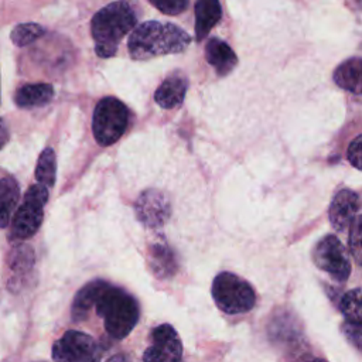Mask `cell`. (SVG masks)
Instances as JSON below:
<instances>
[{
	"mask_svg": "<svg viewBox=\"0 0 362 362\" xmlns=\"http://www.w3.org/2000/svg\"><path fill=\"white\" fill-rule=\"evenodd\" d=\"M189 42V34L181 27L150 20L133 28L127 41V51L134 61H147L158 55L182 52Z\"/></svg>",
	"mask_w": 362,
	"mask_h": 362,
	"instance_id": "cell-1",
	"label": "cell"
},
{
	"mask_svg": "<svg viewBox=\"0 0 362 362\" xmlns=\"http://www.w3.org/2000/svg\"><path fill=\"white\" fill-rule=\"evenodd\" d=\"M136 23L137 11L129 0H116L96 11L90 21V33L98 57H113L119 42L133 31Z\"/></svg>",
	"mask_w": 362,
	"mask_h": 362,
	"instance_id": "cell-2",
	"label": "cell"
},
{
	"mask_svg": "<svg viewBox=\"0 0 362 362\" xmlns=\"http://www.w3.org/2000/svg\"><path fill=\"white\" fill-rule=\"evenodd\" d=\"M95 311L103 320L106 332L116 339L126 338L140 317V308L134 297L109 283L100 291Z\"/></svg>",
	"mask_w": 362,
	"mask_h": 362,
	"instance_id": "cell-3",
	"label": "cell"
},
{
	"mask_svg": "<svg viewBox=\"0 0 362 362\" xmlns=\"http://www.w3.org/2000/svg\"><path fill=\"white\" fill-rule=\"evenodd\" d=\"M212 298L221 311L232 315L247 313L256 304V294L249 281L230 272L216 274L212 281Z\"/></svg>",
	"mask_w": 362,
	"mask_h": 362,
	"instance_id": "cell-4",
	"label": "cell"
},
{
	"mask_svg": "<svg viewBox=\"0 0 362 362\" xmlns=\"http://www.w3.org/2000/svg\"><path fill=\"white\" fill-rule=\"evenodd\" d=\"M129 124L127 106L115 96L102 98L93 110L92 132L95 140L100 146H112L116 143Z\"/></svg>",
	"mask_w": 362,
	"mask_h": 362,
	"instance_id": "cell-5",
	"label": "cell"
},
{
	"mask_svg": "<svg viewBox=\"0 0 362 362\" xmlns=\"http://www.w3.org/2000/svg\"><path fill=\"white\" fill-rule=\"evenodd\" d=\"M48 201V188L40 182L31 185L20 206L14 212L11 222V236L25 240L35 235L44 218V205Z\"/></svg>",
	"mask_w": 362,
	"mask_h": 362,
	"instance_id": "cell-6",
	"label": "cell"
},
{
	"mask_svg": "<svg viewBox=\"0 0 362 362\" xmlns=\"http://www.w3.org/2000/svg\"><path fill=\"white\" fill-rule=\"evenodd\" d=\"M313 262L337 281H345L352 270L348 249L335 235H325L315 243Z\"/></svg>",
	"mask_w": 362,
	"mask_h": 362,
	"instance_id": "cell-7",
	"label": "cell"
},
{
	"mask_svg": "<svg viewBox=\"0 0 362 362\" xmlns=\"http://www.w3.org/2000/svg\"><path fill=\"white\" fill-rule=\"evenodd\" d=\"M102 348L96 341L81 331H66L52 345L54 362H100Z\"/></svg>",
	"mask_w": 362,
	"mask_h": 362,
	"instance_id": "cell-8",
	"label": "cell"
},
{
	"mask_svg": "<svg viewBox=\"0 0 362 362\" xmlns=\"http://www.w3.org/2000/svg\"><path fill=\"white\" fill-rule=\"evenodd\" d=\"M150 339L143 362H182V342L173 325H157L151 329Z\"/></svg>",
	"mask_w": 362,
	"mask_h": 362,
	"instance_id": "cell-9",
	"label": "cell"
},
{
	"mask_svg": "<svg viewBox=\"0 0 362 362\" xmlns=\"http://www.w3.org/2000/svg\"><path fill=\"white\" fill-rule=\"evenodd\" d=\"M134 214L143 226L156 229L170 219L171 202L163 191L157 188H147L136 199Z\"/></svg>",
	"mask_w": 362,
	"mask_h": 362,
	"instance_id": "cell-10",
	"label": "cell"
},
{
	"mask_svg": "<svg viewBox=\"0 0 362 362\" xmlns=\"http://www.w3.org/2000/svg\"><path fill=\"white\" fill-rule=\"evenodd\" d=\"M359 208H361V198L355 191L348 188L339 189L334 195L328 209V218H329L331 226L337 232H345L355 221Z\"/></svg>",
	"mask_w": 362,
	"mask_h": 362,
	"instance_id": "cell-11",
	"label": "cell"
},
{
	"mask_svg": "<svg viewBox=\"0 0 362 362\" xmlns=\"http://www.w3.org/2000/svg\"><path fill=\"white\" fill-rule=\"evenodd\" d=\"M148 264L157 279H170L177 273L178 263L175 253L164 238L154 239L147 249Z\"/></svg>",
	"mask_w": 362,
	"mask_h": 362,
	"instance_id": "cell-12",
	"label": "cell"
},
{
	"mask_svg": "<svg viewBox=\"0 0 362 362\" xmlns=\"http://www.w3.org/2000/svg\"><path fill=\"white\" fill-rule=\"evenodd\" d=\"M188 78L181 71H174L160 83L154 93V100L163 109L178 107L185 98Z\"/></svg>",
	"mask_w": 362,
	"mask_h": 362,
	"instance_id": "cell-13",
	"label": "cell"
},
{
	"mask_svg": "<svg viewBox=\"0 0 362 362\" xmlns=\"http://www.w3.org/2000/svg\"><path fill=\"white\" fill-rule=\"evenodd\" d=\"M205 59L215 68L219 76H226L233 71L238 64V57L235 51L222 40L212 37L205 45Z\"/></svg>",
	"mask_w": 362,
	"mask_h": 362,
	"instance_id": "cell-14",
	"label": "cell"
},
{
	"mask_svg": "<svg viewBox=\"0 0 362 362\" xmlns=\"http://www.w3.org/2000/svg\"><path fill=\"white\" fill-rule=\"evenodd\" d=\"M332 78L339 88L362 95V58L352 57L345 59L334 69Z\"/></svg>",
	"mask_w": 362,
	"mask_h": 362,
	"instance_id": "cell-15",
	"label": "cell"
},
{
	"mask_svg": "<svg viewBox=\"0 0 362 362\" xmlns=\"http://www.w3.org/2000/svg\"><path fill=\"white\" fill-rule=\"evenodd\" d=\"M222 17L219 0H197L195 3V38L202 41Z\"/></svg>",
	"mask_w": 362,
	"mask_h": 362,
	"instance_id": "cell-16",
	"label": "cell"
},
{
	"mask_svg": "<svg viewBox=\"0 0 362 362\" xmlns=\"http://www.w3.org/2000/svg\"><path fill=\"white\" fill-rule=\"evenodd\" d=\"M54 88L49 83H25L20 86L14 95V102L21 109L40 107L51 102Z\"/></svg>",
	"mask_w": 362,
	"mask_h": 362,
	"instance_id": "cell-17",
	"label": "cell"
},
{
	"mask_svg": "<svg viewBox=\"0 0 362 362\" xmlns=\"http://www.w3.org/2000/svg\"><path fill=\"white\" fill-rule=\"evenodd\" d=\"M107 281L105 280H93L88 284H85L74 297L72 308H71V317L74 321L79 322L88 317L89 310L95 308L96 300L106 286Z\"/></svg>",
	"mask_w": 362,
	"mask_h": 362,
	"instance_id": "cell-18",
	"label": "cell"
},
{
	"mask_svg": "<svg viewBox=\"0 0 362 362\" xmlns=\"http://www.w3.org/2000/svg\"><path fill=\"white\" fill-rule=\"evenodd\" d=\"M20 199V187L13 177L0 178V228H6L14 216Z\"/></svg>",
	"mask_w": 362,
	"mask_h": 362,
	"instance_id": "cell-19",
	"label": "cell"
},
{
	"mask_svg": "<svg viewBox=\"0 0 362 362\" xmlns=\"http://www.w3.org/2000/svg\"><path fill=\"white\" fill-rule=\"evenodd\" d=\"M57 177V157L55 151L51 147H47L41 151L37 165H35V180L37 182L52 188Z\"/></svg>",
	"mask_w": 362,
	"mask_h": 362,
	"instance_id": "cell-20",
	"label": "cell"
},
{
	"mask_svg": "<svg viewBox=\"0 0 362 362\" xmlns=\"http://www.w3.org/2000/svg\"><path fill=\"white\" fill-rule=\"evenodd\" d=\"M34 264V252L31 246L17 245L10 253L8 267L11 270V276L20 279L24 274H28Z\"/></svg>",
	"mask_w": 362,
	"mask_h": 362,
	"instance_id": "cell-21",
	"label": "cell"
},
{
	"mask_svg": "<svg viewBox=\"0 0 362 362\" xmlns=\"http://www.w3.org/2000/svg\"><path fill=\"white\" fill-rule=\"evenodd\" d=\"M339 310L346 322L362 324V290L354 288L346 291L339 300Z\"/></svg>",
	"mask_w": 362,
	"mask_h": 362,
	"instance_id": "cell-22",
	"label": "cell"
},
{
	"mask_svg": "<svg viewBox=\"0 0 362 362\" xmlns=\"http://www.w3.org/2000/svg\"><path fill=\"white\" fill-rule=\"evenodd\" d=\"M44 33V27H41L37 23H23L11 30L10 40L17 47H25L38 40Z\"/></svg>",
	"mask_w": 362,
	"mask_h": 362,
	"instance_id": "cell-23",
	"label": "cell"
},
{
	"mask_svg": "<svg viewBox=\"0 0 362 362\" xmlns=\"http://www.w3.org/2000/svg\"><path fill=\"white\" fill-rule=\"evenodd\" d=\"M348 249H349L354 260L359 266H362V215L355 218V221L349 226Z\"/></svg>",
	"mask_w": 362,
	"mask_h": 362,
	"instance_id": "cell-24",
	"label": "cell"
},
{
	"mask_svg": "<svg viewBox=\"0 0 362 362\" xmlns=\"http://www.w3.org/2000/svg\"><path fill=\"white\" fill-rule=\"evenodd\" d=\"M157 10L167 16H177L182 13L188 4L189 0H148Z\"/></svg>",
	"mask_w": 362,
	"mask_h": 362,
	"instance_id": "cell-25",
	"label": "cell"
},
{
	"mask_svg": "<svg viewBox=\"0 0 362 362\" xmlns=\"http://www.w3.org/2000/svg\"><path fill=\"white\" fill-rule=\"evenodd\" d=\"M346 158L352 167L362 171V134L356 136L348 146Z\"/></svg>",
	"mask_w": 362,
	"mask_h": 362,
	"instance_id": "cell-26",
	"label": "cell"
},
{
	"mask_svg": "<svg viewBox=\"0 0 362 362\" xmlns=\"http://www.w3.org/2000/svg\"><path fill=\"white\" fill-rule=\"evenodd\" d=\"M342 331L348 341L362 352V324H351L345 321Z\"/></svg>",
	"mask_w": 362,
	"mask_h": 362,
	"instance_id": "cell-27",
	"label": "cell"
},
{
	"mask_svg": "<svg viewBox=\"0 0 362 362\" xmlns=\"http://www.w3.org/2000/svg\"><path fill=\"white\" fill-rule=\"evenodd\" d=\"M8 129H7V126H6V123H4V120L0 117V150L7 144V141H8Z\"/></svg>",
	"mask_w": 362,
	"mask_h": 362,
	"instance_id": "cell-28",
	"label": "cell"
},
{
	"mask_svg": "<svg viewBox=\"0 0 362 362\" xmlns=\"http://www.w3.org/2000/svg\"><path fill=\"white\" fill-rule=\"evenodd\" d=\"M106 362H130V361H129V358L124 354H119V355L110 356Z\"/></svg>",
	"mask_w": 362,
	"mask_h": 362,
	"instance_id": "cell-29",
	"label": "cell"
},
{
	"mask_svg": "<svg viewBox=\"0 0 362 362\" xmlns=\"http://www.w3.org/2000/svg\"><path fill=\"white\" fill-rule=\"evenodd\" d=\"M305 362H327L325 359H321V358H313L310 361H305Z\"/></svg>",
	"mask_w": 362,
	"mask_h": 362,
	"instance_id": "cell-30",
	"label": "cell"
}]
</instances>
